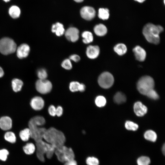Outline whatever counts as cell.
<instances>
[{
    "mask_svg": "<svg viewBox=\"0 0 165 165\" xmlns=\"http://www.w3.org/2000/svg\"><path fill=\"white\" fill-rule=\"evenodd\" d=\"M45 141L55 149L64 145L66 141L64 135L61 131L53 127L46 129L43 136Z\"/></svg>",
    "mask_w": 165,
    "mask_h": 165,
    "instance_id": "cell-1",
    "label": "cell"
},
{
    "mask_svg": "<svg viewBox=\"0 0 165 165\" xmlns=\"http://www.w3.org/2000/svg\"><path fill=\"white\" fill-rule=\"evenodd\" d=\"M163 30V28L160 25L148 23L144 27L143 34L149 42L157 44L160 41L159 35Z\"/></svg>",
    "mask_w": 165,
    "mask_h": 165,
    "instance_id": "cell-2",
    "label": "cell"
},
{
    "mask_svg": "<svg viewBox=\"0 0 165 165\" xmlns=\"http://www.w3.org/2000/svg\"><path fill=\"white\" fill-rule=\"evenodd\" d=\"M35 146L37 157L41 162L45 161V155L47 158L50 159L54 153L55 148L43 140L36 142Z\"/></svg>",
    "mask_w": 165,
    "mask_h": 165,
    "instance_id": "cell-3",
    "label": "cell"
},
{
    "mask_svg": "<svg viewBox=\"0 0 165 165\" xmlns=\"http://www.w3.org/2000/svg\"><path fill=\"white\" fill-rule=\"evenodd\" d=\"M54 153L58 160L62 163L74 159L75 154L72 149L64 145L56 148Z\"/></svg>",
    "mask_w": 165,
    "mask_h": 165,
    "instance_id": "cell-4",
    "label": "cell"
},
{
    "mask_svg": "<svg viewBox=\"0 0 165 165\" xmlns=\"http://www.w3.org/2000/svg\"><path fill=\"white\" fill-rule=\"evenodd\" d=\"M154 82L151 77L145 76L141 77L137 83V88L139 92L141 94L146 95L150 90L153 89Z\"/></svg>",
    "mask_w": 165,
    "mask_h": 165,
    "instance_id": "cell-5",
    "label": "cell"
},
{
    "mask_svg": "<svg viewBox=\"0 0 165 165\" xmlns=\"http://www.w3.org/2000/svg\"><path fill=\"white\" fill-rule=\"evenodd\" d=\"M17 48L14 40L8 37H4L0 40V52L7 55L14 53Z\"/></svg>",
    "mask_w": 165,
    "mask_h": 165,
    "instance_id": "cell-6",
    "label": "cell"
},
{
    "mask_svg": "<svg viewBox=\"0 0 165 165\" xmlns=\"http://www.w3.org/2000/svg\"><path fill=\"white\" fill-rule=\"evenodd\" d=\"M114 82V77L112 75L108 72H105L101 73L98 77V82L99 86L105 89L111 87Z\"/></svg>",
    "mask_w": 165,
    "mask_h": 165,
    "instance_id": "cell-7",
    "label": "cell"
},
{
    "mask_svg": "<svg viewBox=\"0 0 165 165\" xmlns=\"http://www.w3.org/2000/svg\"><path fill=\"white\" fill-rule=\"evenodd\" d=\"M35 86L37 91L42 94L50 92L52 88L51 82L46 79L38 80L35 82Z\"/></svg>",
    "mask_w": 165,
    "mask_h": 165,
    "instance_id": "cell-8",
    "label": "cell"
},
{
    "mask_svg": "<svg viewBox=\"0 0 165 165\" xmlns=\"http://www.w3.org/2000/svg\"><path fill=\"white\" fill-rule=\"evenodd\" d=\"M30 131L31 138L37 142L43 139V136L46 129L43 127L34 126L28 128Z\"/></svg>",
    "mask_w": 165,
    "mask_h": 165,
    "instance_id": "cell-9",
    "label": "cell"
},
{
    "mask_svg": "<svg viewBox=\"0 0 165 165\" xmlns=\"http://www.w3.org/2000/svg\"><path fill=\"white\" fill-rule=\"evenodd\" d=\"M80 13L82 17L84 19L90 20L95 17L96 12L93 8L90 6H85L81 8Z\"/></svg>",
    "mask_w": 165,
    "mask_h": 165,
    "instance_id": "cell-10",
    "label": "cell"
},
{
    "mask_svg": "<svg viewBox=\"0 0 165 165\" xmlns=\"http://www.w3.org/2000/svg\"><path fill=\"white\" fill-rule=\"evenodd\" d=\"M64 33L66 38L70 41L75 42L79 39V31L76 28L70 27L68 28Z\"/></svg>",
    "mask_w": 165,
    "mask_h": 165,
    "instance_id": "cell-11",
    "label": "cell"
},
{
    "mask_svg": "<svg viewBox=\"0 0 165 165\" xmlns=\"http://www.w3.org/2000/svg\"><path fill=\"white\" fill-rule=\"evenodd\" d=\"M30 51V47L29 45L25 43H23L17 47L16 50V55L18 58L21 59L27 57Z\"/></svg>",
    "mask_w": 165,
    "mask_h": 165,
    "instance_id": "cell-12",
    "label": "cell"
},
{
    "mask_svg": "<svg viewBox=\"0 0 165 165\" xmlns=\"http://www.w3.org/2000/svg\"><path fill=\"white\" fill-rule=\"evenodd\" d=\"M30 105L33 109L35 110L39 111L43 108L44 101L42 98L40 97L35 96L31 99Z\"/></svg>",
    "mask_w": 165,
    "mask_h": 165,
    "instance_id": "cell-13",
    "label": "cell"
},
{
    "mask_svg": "<svg viewBox=\"0 0 165 165\" xmlns=\"http://www.w3.org/2000/svg\"><path fill=\"white\" fill-rule=\"evenodd\" d=\"M12 126L11 119L8 116H3L0 118V128L2 130L8 131Z\"/></svg>",
    "mask_w": 165,
    "mask_h": 165,
    "instance_id": "cell-14",
    "label": "cell"
},
{
    "mask_svg": "<svg viewBox=\"0 0 165 165\" xmlns=\"http://www.w3.org/2000/svg\"><path fill=\"white\" fill-rule=\"evenodd\" d=\"M100 53V49L97 46L90 45L87 47L86 53L87 57L91 59H94L97 57Z\"/></svg>",
    "mask_w": 165,
    "mask_h": 165,
    "instance_id": "cell-15",
    "label": "cell"
},
{
    "mask_svg": "<svg viewBox=\"0 0 165 165\" xmlns=\"http://www.w3.org/2000/svg\"><path fill=\"white\" fill-rule=\"evenodd\" d=\"M134 113L138 116H143L147 112V107L140 101H137L134 104Z\"/></svg>",
    "mask_w": 165,
    "mask_h": 165,
    "instance_id": "cell-16",
    "label": "cell"
},
{
    "mask_svg": "<svg viewBox=\"0 0 165 165\" xmlns=\"http://www.w3.org/2000/svg\"><path fill=\"white\" fill-rule=\"evenodd\" d=\"M133 51L137 60L140 61H144L146 58L145 50L141 46H137L133 49Z\"/></svg>",
    "mask_w": 165,
    "mask_h": 165,
    "instance_id": "cell-17",
    "label": "cell"
},
{
    "mask_svg": "<svg viewBox=\"0 0 165 165\" xmlns=\"http://www.w3.org/2000/svg\"><path fill=\"white\" fill-rule=\"evenodd\" d=\"M45 120L43 117L41 116H35L31 118L29 121L28 127L41 126L45 124Z\"/></svg>",
    "mask_w": 165,
    "mask_h": 165,
    "instance_id": "cell-18",
    "label": "cell"
},
{
    "mask_svg": "<svg viewBox=\"0 0 165 165\" xmlns=\"http://www.w3.org/2000/svg\"><path fill=\"white\" fill-rule=\"evenodd\" d=\"M51 31L59 36L62 35L65 31L63 25L59 22H57L53 25Z\"/></svg>",
    "mask_w": 165,
    "mask_h": 165,
    "instance_id": "cell-19",
    "label": "cell"
},
{
    "mask_svg": "<svg viewBox=\"0 0 165 165\" xmlns=\"http://www.w3.org/2000/svg\"><path fill=\"white\" fill-rule=\"evenodd\" d=\"M23 150L25 154L31 155L35 152V145L32 142L27 143L23 146Z\"/></svg>",
    "mask_w": 165,
    "mask_h": 165,
    "instance_id": "cell-20",
    "label": "cell"
},
{
    "mask_svg": "<svg viewBox=\"0 0 165 165\" xmlns=\"http://www.w3.org/2000/svg\"><path fill=\"white\" fill-rule=\"evenodd\" d=\"M94 31L97 35L102 36L106 34L107 31L106 27L102 24L96 25L94 28Z\"/></svg>",
    "mask_w": 165,
    "mask_h": 165,
    "instance_id": "cell-21",
    "label": "cell"
},
{
    "mask_svg": "<svg viewBox=\"0 0 165 165\" xmlns=\"http://www.w3.org/2000/svg\"><path fill=\"white\" fill-rule=\"evenodd\" d=\"M11 85L13 91L17 92L21 90L23 85V83L20 79L15 78L12 80Z\"/></svg>",
    "mask_w": 165,
    "mask_h": 165,
    "instance_id": "cell-22",
    "label": "cell"
},
{
    "mask_svg": "<svg viewBox=\"0 0 165 165\" xmlns=\"http://www.w3.org/2000/svg\"><path fill=\"white\" fill-rule=\"evenodd\" d=\"M19 136L21 140L24 142L28 141L31 138V133L29 128H26L19 132Z\"/></svg>",
    "mask_w": 165,
    "mask_h": 165,
    "instance_id": "cell-23",
    "label": "cell"
},
{
    "mask_svg": "<svg viewBox=\"0 0 165 165\" xmlns=\"http://www.w3.org/2000/svg\"><path fill=\"white\" fill-rule=\"evenodd\" d=\"M4 138L6 141L12 144L15 143L16 141L15 134L11 131H7L5 134Z\"/></svg>",
    "mask_w": 165,
    "mask_h": 165,
    "instance_id": "cell-24",
    "label": "cell"
},
{
    "mask_svg": "<svg viewBox=\"0 0 165 165\" xmlns=\"http://www.w3.org/2000/svg\"><path fill=\"white\" fill-rule=\"evenodd\" d=\"M114 51L119 55H122L125 54L127 51L126 45L123 43H119L116 45L114 48Z\"/></svg>",
    "mask_w": 165,
    "mask_h": 165,
    "instance_id": "cell-25",
    "label": "cell"
},
{
    "mask_svg": "<svg viewBox=\"0 0 165 165\" xmlns=\"http://www.w3.org/2000/svg\"><path fill=\"white\" fill-rule=\"evenodd\" d=\"M9 14L12 18L16 19L19 17L20 14V10L18 6H13L9 8Z\"/></svg>",
    "mask_w": 165,
    "mask_h": 165,
    "instance_id": "cell-26",
    "label": "cell"
},
{
    "mask_svg": "<svg viewBox=\"0 0 165 165\" xmlns=\"http://www.w3.org/2000/svg\"><path fill=\"white\" fill-rule=\"evenodd\" d=\"M113 100L117 104H121L125 102L126 100V96L122 92H117L114 97Z\"/></svg>",
    "mask_w": 165,
    "mask_h": 165,
    "instance_id": "cell-27",
    "label": "cell"
},
{
    "mask_svg": "<svg viewBox=\"0 0 165 165\" xmlns=\"http://www.w3.org/2000/svg\"><path fill=\"white\" fill-rule=\"evenodd\" d=\"M144 137L147 140L155 142L156 141L157 136L155 132L152 130H149L145 132L144 134Z\"/></svg>",
    "mask_w": 165,
    "mask_h": 165,
    "instance_id": "cell-28",
    "label": "cell"
},
{
    "mask_svg": "<svg viewBox=\"0 0 165 165\" xmlns=\"http://www.w3.org/2000/svg\"><path fill=\"white\" fill-rule=\"evenodd\" d=\"M82 36L83 38L82 41L85 44L89 43L92 42L93 40L92 34L89 31H84L82 34Z\"/></svg>",
    "mask_w": 165,
    "mask_h": 165,
    "instance_id": "cell-29",
    "label": "cell"
},
{
    "mask_svg": "<svg viewBox=\"0 0 165 165\" xmlns=\"http://www.w3.org/2000/svg\"><path fill=\"white\" fill-rule=\"evenodd\" d=\"M109 16V10L107 8H101L98 10V16L103 20L108 19Z\"/></svg>",
    "mask_w": 165,
    "mask_h": 165,
    "instance_id": "cell-30",
    "label": "cell"
},
{
    "mask_svg": "<svg viewBox=\"0 0 165 165\" xmlns=\"http://www.w3.org/2000/svg\"><path fill=\"white\" fill-rule=\"evenodd\" d=\"M95 101L96 105L99 107L104 106L106 102V99L102 96H97L95 98Z\"/></svg>",
    "mask_w": 165,
    "mask_h": 165,
    "instance_id": "cell-31",
    "label": "cell"
},
{
    "mask_svg": "<svg viewBox=\"0 0 165 165\" xmlns=\"http://www.w3.org/2000/svg\"><path fill=\"white\" fill-rule=\"evenodd\" d=\"M150 163V158L146 156H141L137 160L138 165H149Z\"/></svg>",
    "mask_w": 165,
    "mask_h": 165,
    "instance_id": "cell-32",
    "label": "cell"
},
{
    "mask_svg": "<svg viewBox=\"0 0 165 165\" xmlns=\"http://www.w3.org/2000/svg\"><path fill=\"white\" fill-rule=\"evenodd\" d=\"M125 127L126 129L129 130L135 131L138 128L137 124L131 121H127L125 123Z\"/></svg>",
    "mask_w": 165,
    "mask_h": 165,
    "instance_id": "cell-33",
    "label": "cell"
},
{
    "mask_svg": "<svg viewBox=\"0 0 165 165\" xmlns=\"http://www.w3.org/2000/svg\"><path fill=\"white\" fill-rule=\"evenodd\" d=\"M9 153V151L6 148L0 149V160L3 162L6 161Z\"/></svg>",
    "mask_w": 165,
    "mask_h": 165,
    "instance_id": "cell-34",
    "label": "cell"
},
{
    "mask_svg": "<svg viewBox=\"0 0 165 165\" xmlns=\"http://www.w3.org/2000/svg\"><path fill=\"white\" fill-rule=\"evenodd\" d=\"M37 75L39 79H46L48 76L46 70L44 68L38 69L37 72Z\"/></svg>",
    "mask_w": 165,
    "mask_h": 165,
    "instance_id": "cell-35",
    "label": "cell"
},
{
    "mask_svg": "<svg viewBox=\"0 0 165 165\" xmlns=\"http://www.w3.org/2000/svg\"><path fill=\"white\" fill-rule=\"evenodd\" d=\"M86 163L88 165H99L98 160L94 157H89L86 160Z\"/></svg>",
    "mask_w": 165,
    "mask_h": 165,
    "instance_id": "cell-36",
    "label": "cell"
},
{
    "mask_svg": "<svg viewBox=\"0 0 165 165\" xmlns=\"http://www.w3.org/2000/svg\"><path fill=\"white\" fill-rule=\"evenodd\" d=\"M80 84V83L77 81H73L71 82L69 86L70 90L72 92L79 91Z\"/></svg>",
    "mask_w": 165,
    "mask_h": 165,
    "instance_id": "cell-37",
    "label": "cell"
},
{
    "mask_svg": "<svg viewBox=\"0 0 165 165\" xmlns=\"http://www.w3.org/2000/svg\"><path fill=\"white\" fill-rule=\"evenodd\" d=\"M61 66L66 70H70L72 68V65L69 59H67L64 60L61 63Z\"/></svg>",
    "mask_w": 165,
    "mask_h": 165,
    "instance_id": "cell-38",
    "label": "cell"
},
{
    "mask_svg": "<svg viewBox=\"0 0 165 165\" xmlns=\"http://www.w3.org/2000/svg\"><path fill=\"white\" fill-rule=\"evenodd\" d=\"M145 95L154 100L157 99L159 97L157 93L153 89L149 90Z\"/></svg>",
    "mask_w": 165,
    "mask_h": 165,
    "instance_id": "cell-39",
    "label": "cell"
},
{
    "mask_svg": "<svg viewBox=\"0 0 165 165\" xmlns=\"http://www.w3.org/2000/svg\"><path fill=\"white\" fill-rule=\"evenodd\" d=\"M48 111L51 116H56V108L54 105H50L48 108Z\"/></svg>",
    "mask_w": 165,
    "mask_h": 165,
    "instance_id": "cell-40",
    "label": "cell"
},
{
    "mask_svg": "<svg viewBox=\"0 0 165 165\" xmlns=\"http://www.w3.org/2000/svg\"><path fill=\"white\" fill-rule=\"evenodd\" d=\"M63 113V109L61 106H58L56 108V116H61L62 115Z\"/></svg>",
    "mask_w": 165,
    "mask_h": 165,
    "instance_id": "cell-41",
    "label": "cell"
},
{
    "mask_svg": "<svg viewBox=\"0 0 165 165\" xmlns=\"http://www.w3.org/2000/svg\"><path fill=\"white\" fill-rule=\"evenodd\" d=\"M69 59L75 62H78L80 60V57L77 54H73L69 57Z\"/></svg>",
    "mask_w": 165,
    "mask_h": 165,
    "instance_id": "cell-42",
    "label": "cell"
},
{
    "mask_svg": "<svg viewBox=\"0 0 165 165\" xmlns=\"http://www.w3.org/2000/svg\"><path fill=\"white\" fill-rule=\"evenodd\" d=\"M64 165H77V164L76 161L74 159L65 162Z\"/></svg>",
    "mask_w": 165,
    "mask_h": 165,
    "instance_id": "cell-43",
    "label": "cell"
},
{
    "mask_svg": "<svg viewBox=\"0 0 165 165\" xmlns=\"http://www.w3.org/2000/svg\"><path fill=\"white\" fill-rule=\"evenodd\" d=\"M86 89V86L83 83H80L79 89V91L81 92H83L85 91Z\"/></svg>",
    "mask_w": 165,
    "mask_h": 165,
    "instance_id": "cell-44",
    "label": "cell"
},
{
    "mask_svg": "<svg viewBox=\"0 0 165 165\" xmlns=\"http://www.w3.org/2000/svg\"><path fill=\"white\" fill-rule=\"evenodd\" d=\"M4 75V72L2 68L0 67V78L2 77Z\"/></svg>",
    "mask_w": 165,
    "mask_h": 165,
    "instance_id": "cell-45",
    "label": "cell"
},
{
    "mask_svg": "<svg viewBox=\"0 0 165 165\" xmlns=\"http://www.w3.org/2000/svg\"><path fill=\"white\" fill-rule=\"evenodd\" d=\"M165 145L164 144L162 147V152H163V153L164 154V155L165 154Z\"/></svg>",
    "mask_w": 165,
    "mask_h": 165,
    "instance_id": "cell-46",
    "label": "cell"
},
{
    "mask_svg": "<svg viewBox=\"0 0 165 165\" xmlns=\"http://www.w3.org/2000/svg\"><path fill=\"white\" fill-rule=\"evenodd\" d=\"M135 1H137L141 3L144 2L145 0H134Z\"/></svg>",
    "mask_w": 165,
    "mask_h": 165,
    "instance_id": "cell-47",
    "label": "cell"
},
{
    "mask_svg": "<svg viewBox=\"0 0 165 165\" xmlns=\"http://www.w3.org/2000/svg\"><path fill=\"white\" fill-rule=\"evenodd\" d=\"M74 0L76 2H81L83 1V0Z\"/></svg>",
    "mask_w": 165,
    "mask_h": 165,
    "instance_id": "cell-48",
    "label": "cell"
},
{
    "mask_svg": "<svg viewBox=\"0 0 165 165\" xmlns=\"http://www.w3.org/2000/svg\"><path fill=\"white\" fill-rule=\"evenodd\" d=\"M4 1L6 2H9V1H10V0H3Z\"/></svg>",
    "mask_w": 165,
    "mask_h": 165,
    "instance_id": "cell-49",
    "label": "cell"
}]
</instances>
